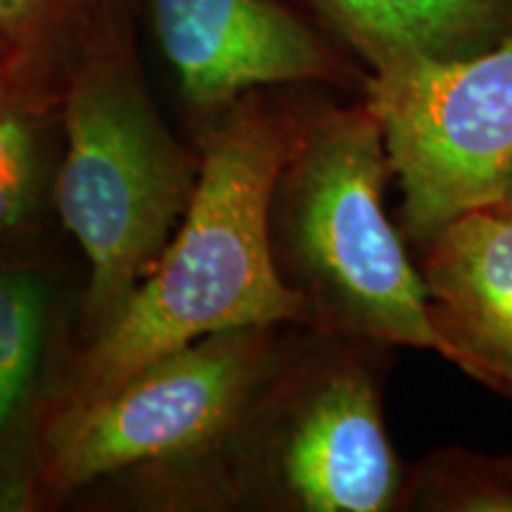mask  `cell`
<instances>
[{
	"label": "cell",
	"mask_w": 512,
	"mask_h": 512,
	"mask_svg": "<svg viewBox=\"0 0 512 512\" xmlns=\"http://www.w3.org/2000/svg\"><path fill=\"white\" fill-rule=\"evenodd\" d=\"M46 302V285L36 273L0 266V448L31 392Z\"/></svg>",
	"instance_id": "13"
},
{
	"label": "cell",
	"mask_w": 512,
	"mask_h": 512,
	"mask_svg": "<svg viewBox=\"0 0 512 512\" xmlns=\"http://www.w3.org/2000/svg\"><path fill=\"white\" fill-rule=\"evenodd\" d=\"M62 223L88 261L83 316L93 332L157 264L188 209L200 152L159 117L126 0H98L62 76Z\"/></svg>",
	"instance_id": "2"
},
{
	"label": "cell",
	"mask_w": 512,
	"mask_h": 512,
	"mask_svg": "<svg viewBox=\"0 0 512 512\" xmlns=\"http://www.w3.org/2000/svg\"><path fill=\"white\" fill-rule=\"evenodd\" d=\"M98 0H0V53L17 81L60 93L74 43Z\"/></svg>",
	"instance_id": "11"
},
{
	"label": "cell",
	"mask_w": 512,
	"mask_h": 512,
	"mask_svg": "<svg viewBox=\"0 0 512 512\" xmlns=\"http://www.w3.org/2000/svg\"><path fill=\"white\" fill-rule=\"evenodd\" d=\"M408 238L425 247L470 211L496 207L512 174V31L453 60L368 74Z\"/></svg>",
	"instance_id": "6"
},
{
	"label": "cell",
	"mask_w": 512,
	"mask_h": 512,
	"mask_svg": "<svg viewBox=\"0 0 512 512\" xmlns=\"http://www.w3.org/2000/svg\"><path fill=\"white\" fill-rule=\"evenodd\" d=\"M370 74L415 60H453L512 31V0H311Z\"/></svg>",
	"instance_id": "9"
},
{
	"label": "cell",
	"mask_w": 512,
	"mask_h": 512,
	"mask_svg": "<svg viewBox=\"0 0 512 512\" xmlns=\"http://www.w3.org/2000/svg\"><path fill=\"white\" fill-rule=\"evenodd\" d=\"M389 176L382 126L366 98L304 107L273 188L275 264L302 297L309 330L446 358L425 280L384 211Z\"/></svg>",
	"instance_id": "3"
},
{
	"label": "cell",
	"mask_w": 512,
	"mask_h": 512,
	"mask_svg": "<svg viewBox=\"0 0 512 512\" xmlns=\"http://www.w3.org/2000/svg\"><path fill=\"white\" fill-rule=\"evenodd\" d=\"M498 207H503V209H510V211H512V174H510V178H508V185H505L503 200L498 202Z\"/></svg>",
	"instance_id": "15"
},
{
	"label": "cell",
	"mask_w": 512,
	"mask_h": 512,
	"mask_svg": "<svg viewBox=\"0 0 512 512\" xmlns=\"http://www.w3.org/2000/svg\"><path fill=\"white\" fill-rule=\"evenodd\" d=\"M422 249L420 273L446 358L512 396V211H470Z\"/></svg>",
	"instance_id": "8"
},
{
	"label": "cell",
	"mask_w": 512,
	"mask_h": 512,
	"mask_svg": "<svg viewBox=\"0 0 512 512\" xmlns=\"http://www.w3.org/2000/svg\"><path fill=\"white\" fill-rule=\"evenodd\" d=\"M512 512V456L427 453L406 472L401 512Z\"/></svg>",
	"instance_id": "12"
},
{
	"label": "cell",
	"mask_w": 512,
	"mask_h": 512,
	"mask_svg": "<svg viewBox=\"0 0 512 512\" xmlns=\"http://www.w3.org/2000/svg\"><path fill=\"white\" fill-rule=\"evenodd\" d=\"M12 79H15V74H12L10 64L5 62L3 53H0V88H5V86H8V83H10Z\"/></svg>",
	"instance_id": "14"
},
{
	"label": "cell",
	"mask_w": 512,
	"mask_h": 512,
	"mask_svg": "<svg viewBox=\"0 0 512 512\" xmlns=\"http://www.w3.org/2000/svg\"><path fill=\"white\" fill-rule=\"evenodd\" d=\"M304 107L254 91L202 124L200 174L176 233L124 304L76 351L38 411V437L204 337L304 325L278 271L271 200Z\"/></svg>",
	"instance_id": "1"
},
{
	"label": "cell",
	"mask_w": 512,
	"mask_h": 512,
	"mask_svg": "<svg viewBox=\"0 0 512 512\" xmlns=\"http://www.w3.org/2000/svg\"><path fill=\"white\" fill-rule=\"evenodd\" d=\"M280 330L261 325L204 337L41 434L24 501L60 503L102 477L150 463L204 465L226 494L230 453L287 356Z\"/></svg>",
	"instance_id": "4"
},
{
	"label": "cell",
	"mask_w": 512,
	"mask_h": 512,
	"mask_svg": "<svg viewBox=\"0 0 512 512\" xmlns=\"http://www.w3.org/2000/svg\"><path fill=\"white\" fill-rule=\"evenodd\" d=\"M60 93L12 79L0 88V242L34 219L46 183L43 131Z\"/></svg>",
	"instance_id": "10"
},
{
	"label": "cell",
	"mask_w": 512,
	"mask_h": 512,
	"mask_svg": "<svg viewBox=\"0 0 512 512\" xmlns=\"http://www.w3.org/2000/svg\"><path fill=\"white\" fill-rule=\"evenodd\" d=\"M311 332L242 427L228 494L297 512H401L408 470L384 427V347Z\"/></svg>",
	"instance_id": "5"
},
{
	"label": "cell",
	"mask_w": 512,
	"mask_h": 512,
	"mask_svg": "<svg viewBox=\"0 0 512 512\" xmlns=\"http://www.w3.org/2000/svg\"><path fill=\"white\" fill-rule=\"evenodd\" d=\"M185 105L204 124L254 91L363 79L283 0H145Z\"/></svg>",
	"instance_id": "7"
}]
</instances>
